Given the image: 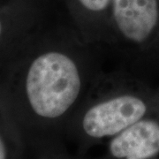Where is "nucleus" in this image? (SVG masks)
<instances>
[{"instance_id":"obj_1","label":"nucleus","mask_w":159,"mask_h":159,"mask_svg":"<svg viewBox=\"0 0 159 159\" xmlns=\"http://www.w3.org/2000/svg\"><path fill=\"white\" fill-rule=\"evenodd\" d=\"M29 41L4 86V104L20 134L37 149L65 157L67 123L101 72L95 45L63 29Z\"/></svg>"},{"instance_id":"obj_2","label":"nucleus","mask_w":159,"mask_h":159,"mask_svg":"<svg viewBox=\"0 0 159 159\" xmlns=\"http://www.w3.org/2000/svg\"><path fill=\"white\" fill-rule=\"evenodd\" d=\"M153 98L130 74L102 71L91 83L67 123L66 140L83 156L91 148L148 117Z\"/></svg>"},{"instance_id":"obj_3","label":"nucleus","mask_w":159,"mask_h":159,"mask_svg":"<svg viewBox=\"0 0 159 159\" xmlns=\"http://www.w3.org/2000/svg\"><path fill=\"white\" fill-rule=\"evenodd\" d=\"M158 36L159 0H111L108 44L144 52Z\"/></svg>"},{"instance_id":"obj_4","label":"nucleus","mask_w":159,"mask_h":159,"mask_svg":"<svg viewBox=\"0 0 159 159\" xmlns=\"http://www.w3.org/2000/svg\"><path fill=\"white\" fill-rule=\"evenodd\" d=\"M108 157L147 159L159 155V121L144 118L109 139Z\"/></svg>"},{"instance_id":"obj_5","label":"nucleus","mask_w":159,"mask_h":159,"mask_svg":"<svg viewBox=\"0 0 159 159\" xmlns=\"http://www.w3.org/2000/svg\"><path fill=\"white\" fill-rule=\"evenodd\" d=\"M74 30L86 43H109L111 0H65Z\"/></svg>"},{"instance_id":"obj_6","label":"nucleus","mask_w":159,"mask_h":159,"mask_svg":"<svg viewBox=\"0 0 159 159\" xmlns=\"http://www.w3.org/2000/svg\"><path fill=\"white\" fill-rule=\"evenodd\" d=\"M23 7L0 12V49L28 41L26 34L36 21V12Z\"/></svg>"},{"instance_id":"obj_7","label":"nucleus","mask_w":159,"mask_h":159,"mask_svg":"<svg viewBox=\"0 0 159 159\" xmlns=\"http://www.w3.org/2000/svg\"><path fill=\"white\" fill-rule=\"evenodd\" d=\"M12 120L0 123V159L15 157L20 149V136Z\"/></svg>"}]
</instances>
